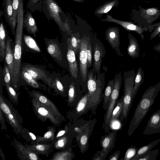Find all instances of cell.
I'll use <instances>...</instances> for the list:
<instances>
[{"mask_svg": "<svg viewBox=\"0 0 160 160\" xmlns=\"http://www.w3.org/2000/svg\"><path fill=\"white\" fill-rule=\"evenodd\" d=\"M23 18V0H20L18 12L15 34V45L13 52V72L11 78L12 85L14 88H17L20 76Z\"/></svg>", "mask_w": 160, "mask_h": 160, "instance_id": "1", "label": "cell"}, {"mask_svg": "<svg viewBox=\"0 0 160 160\" xmlns=\"http://www.w3.org/2000/svg\"><path fill=\"white\" fill-rule=\"evenodd\" d=\"M160 90V81L149 87L144 92L130 122L128 135L131 136L138 128L153 103Z\"/></svg>", "mask_w": 160, "mask_h": 160, "instance_id": "2", "label": "cell"}, {"mask_svg": "<svg viewBox=\"0 0 160 160\" xmlns=\"http://www.w3.org/2000/svg\"><path fill=\"white\" fill-rule=\"evenodd\" d=\"M135 76L136 73L133 69L124 73L123 105L122 112L119 118L121 122H122L125 119L127 122V117L134 98L133 91Z\"/></svg>", "mask_w": 160, "mask_h": 160, "instance_id": "3", "label": "cell"}, {"mask_svg": "<svg viewBox=\"0 0 160 160\" xmlns=\"http://www.w3.org/2000/svg\"><path fill=\"white\" fill-rule=\"evenodd\" d=\"M0 107L7 121L14 132L17 134H22L23 128L22 125V118L11 102L1 93L0 95Z\"/></svg>", "mask_w": 160, "mask_h": 160, "instance_id": "4", "label": "cell"}, {"mask_svg": "<svg viewBox=\"0 0 160 160\" xmlns=\"http://www.w3.org/2000/svg\"><path fill=\"white\" fill-rule=\"evenodd\" d=\"M92 69L88 74L87 86L89 96L90 110L94 114L103 98V86L100 78H96Z\"/></svg>", "mask_w": 160, "mask_h": 160, "instance_id": "5", "label": "cell"}, {"mask_svg": "<svg viewBox=\"0 0 160 160\" xmlns=\"http://www.w3.org/2000/svg\"><path fill=\"white\" fill-rule=\"evenodd\" d=\"M138 6L139 10H133L132 19L138 26L149 30L153 22L160 17V9L156 7L144 8Z\"/></svg>", "mask_w": 160, "mask_h": 160, "instance_id": "6", "label": "cell"}, {"mask_svg": "<svg viewBox=\"0 0 160 160\" xmlns=\"http://www.w3.org/2000/svg\"><path fill=\"white\" fill-rule=\"evenodd\" d=\"M122 78L120 73L116 75L114 79V85L109 105L104 115L102 129L105 133H108L110 129V122L112 114L115 108L119 96Z\"/></svg>", "mask_w": 160, "mask_h": 160, "instance_id": "7", "label": "cell"}, {"mask_svg": "<svg viewBox=\"0 0 160 160\" xmlns=\"http://www.w3.org/2000/svg\"><path fill=\"white\" fill-rule=\"evenodd\" d=\"M31 102L35 113L39 119L42 122L48 119L55 126L61 123L62 121L38 101L32 98Z\"/></svg>", "mask_w": 160, "mask_h": 160, "instance_id": "8", "label": "cell"}, {"mask_svg": "<svg viewBox=\"0 0 160 160\" xmlns=\"http://www.w3.org/2000/svg\"><path fill=\"white\" fill-rule=\"evenodd\" d=\"M46 3L51 17L62 31H67L69 28L62 21L60 15L63 12L58 3L54 0H46Z\"/></svg>", "mask_w": 160, "mask_h": 160, "instance_id": "9", "label": "cell"}, {"mask_svg": "<svg viewBox=\"0 0 160 160\" xmlns=\"http://www.w3.org/2000/svg\"><path fill=\"white\" fill-rule=\"evenodd\" d=\"M101 21L114 22L122 26L128 31L135 32L139 34L143 40L144 38L143 32L149 30V29L148 28L139 27L131 22L115 19L108 14L106 16V18L102 19Z\"/></svg>", "mask_w": 160, "mask_h": 160, "instance_id": "10", "label": "cell"}, {"mask_svg": "<svg viewBox=\"0 0 160 160\" xmlns=\"http://www.w3.org/2000/svg\"><path fill=\"white\" fill-rule=\"evenodd\" d=\"M117 132L116 130H112L101 138L100 142L101 154L104 159L114 146Z\"/></svg>", "mask_w": 160, "mask_h": 160, "instance_id": "11", "label": "cell"}, {"mask_svg": "<svg viewBox=\"0 0 160 160\" xmlns=\"http://www.w3.org/2000/svg\"><path fill=\"white\" fill-rule=\"evenodd\" d=\"M88 39L82 38L81 39L79 48V68L82 80L85 81L87 77V58L86 48L88 42Z\"/></svg>", "mask_w": 160, "mask_h": 160, "instance_id": "12", "label": "cell"}, {"mask_svg": "<svg viewBox=\"0 0 160 160\" xmlns=\"http://www.w3.org/2000/svg\"><path fill=\"white\" fill-rule=\"evenodd\" d=\"M31 96L49 109L62 121L65 120V118L59 112L55 105L45 95L39 92L33 90L31 92Z\"/></svg>", "mask_w": 160, "mask_h": 160, "instance_id": "13", "label": "cell"}, {"mask_svg": "<svg viewBox=\"0 0 160 160\" xmlns=\"http://www.w3.org/2000/svg\"><path fill=\"white\" fill-rule=\"evenodd\" d=\"M22 70L29 73L36 80H41L48 86H52V79L41 68L30 64H26Z\"/></svg>", "mask_w": 160, "mask_h": 160, "instance_id": "14", "label": "cell"}, {"mask_svg": "<svg viewBox=\"0 0 160 160\" xmlns=\"http://www.w3.org/2000/svg\"><path fill=\"white\" fill-rule=\"evenodd\" d=\"M106 38L113 49L115 50L118 55L122 56L119 49V29L117 27L108 28L105 32Z\"/></svg>", "mask_w": 160, "mask_h": 160, "instance_id": "15", "label": "cell"}, {"mask_svg": "<svg viewBox=\"0 0 160 160\" xmlns=\"http://www.w3.org/2000/svg\"><path fill=\"white\" fill-rule=\"evenodd\" d=\"M160 132V109L151 115L148 122L143 134L150 135Z\"/></svg>", "mask_w": 160, "mask_h": 160, "instance_id": "16", "label": "cell"}, {"mask_svg": "<svg viewBox=\"0 0 160 160\" xmlns=\"http://www.w3.org/2000/svg\"><path fill=\"white\" fill-rule=\"evenodd\" d=\"M91 125L89 123L82 131L76 136V141L77 145L80 149L81 152L83 153L88 149L89 147V139L92 133Z\"/></svg>", "mask_w": 160, "mask_h": 160, "instance_id": "17", "label": "cell"}, {"mask_svg": "<svg viewBox=\"0 0 160 160\" xmlns=\"http://www.w3.org/2000/svg\"><path fill=\"white\" fill-rule=\"evenodd\" d=\"M13 143L18 152V156L23 160H38L39 159L38 154L29 149L25 145L14 139Z\"/></svg>", "mask_w": 160, "mask_h": 160, "instance_id": "18", "label": "cell"}, {"mask_svg": "<svg viewBox=\"0 0 160 160\" xmlns=\"http://www.w3.org/2000/svg\"><path fill=\"white\" fill-rule=\"evenodd\" d=\"M68 52L67 58L68 62L69 69L72 76L77 78L78 67L76 60L75 53L71 44L70 38L67 40Z\"/></svg>", "mask_w": 160, "mask_h": 160, "instance_id": "19", "label": "cell"}, {"mask_svg": "<svg viewBox=\"0 0 160 160\" xmlns=\"http://www.w3.org/2000/svg\"><path fill=\"white\" fill-rule=\"evenodd\" d=\"M75 107L74 118L76 119L86 113L90 110L89 96L88 93L85 94L78 102Z\"/></svg>", "mask_w": 160, "mask_h": 160, "instance_id": "20", "label": "cell"}, {"mask_svg": "<svg viewBox=\"0 0 160 160\" xmlns=\"http://www.w3.org/2000/svg\"><path fill=\"white\" fill-rule=\"evenodd\" d=\"M70 128L64 135L57 139L53 143V147L56 149L64 150L69 148L75 136Z\"/></svg>", "mask_w": 160, "mask_h": 160, "instance_id": "21", "label": "cell"}, {"mask_svg": "<svg viewBox=\"0 0 160 160\" xmlns=\"http://www.w3.org/2000/svg\"><path fill=\"white\" fill-rule=\"evenodd\" d=\"M25 146L28 149L35 152L38 155L40 154L48 157L53 147L51 142L49 144L35 143L30 145L25 144Z\"/></svg>", "mask_w": 160, "mask_h": 160, "instance_id": "22", "label": "cell"}, {"mask_svg": "<svg viewBox=\"0 0 160 160\" xmlns=\"http://www.w3.org/2000/svg\"><path fill=\"white\" fill-rule=\"evenodd\" d=\"M29 33L35 35L38 31V28L37 25L35 20L32 13L27 11L23 18V27Z\"/></svg>", "mask_w": 160, "mask_h": 160, "instance_id": "23", "label": "cell"}, {"mask_svg": "<svg viewBox=\"0 0 160 160\" xmlns=\"http://www.w3.org/2000/svg\"><path fill=\"white\" fill-rule=\"evenodd\" d=\"M128 37L129 44L127 48V52L129 56L135 59L140 56L139 44L137 39L130 33H128Z\"/></svg>", "mask_w": 160, "mask_h": 160, "instance_id": "24", "label": "cell"}, {"mask_svg": "<svg viewBox=\"0 0 160 160\" xmlns=\"http://www.w3.org/2000/svg\"><path fill=\"white\" fill-rule=\"evenodd\" d=\"M5 60V63L8 68L11 78L13 72L14 55L9 39L7 40L6 42Z\"/></svg>", "mask_w": 160, "mask_h": 160, "instance_id": "25", "label": "cell"}, {"mask_svg": "<svg viewBox=\"0 0 160 160\" xmlns=\"http://www.w3.org/2000/svg\"><path fill=\"white\" fill-rule=\"evenodd\" d=\"M118 3V0H112L106 2L96 9L94 14L96 16L101 18L103 14L107 13L112 8L117 7Z\"/></svg>", "mask_w": 160, "mask_h": 160, "instance_id": "26", "label": "cell"}, {"mask_svg": "<svg viewBox=\"0 0 160 160\" xmlns=\"http://www.w3.org/2000/svg\"><path fill=\"white\" fill-rule=\"evenodd\" d=\"M3 5L5 19L11 28L12 24L13 15L12 0H3Z\"/></svg>", "mask_w": 160, "mask_h": 160, "instance_id": "27", "label": "cell"}, {"mask_svg": "<svg viewBox=\"0 0 160 160\" xmlns=\"http://www.w3.org/2000/svg\"><path fill=\"white\" fill-rule=\"evenodd\" d=\"M103 55L102 48L98 44H96L94 48V66L98 76L100 73Z\"/></svg>", "mask_w": 160, "mask_h": 160, "instance_id": "28", "label": "cell"}, {"mask_svg": "<svg viewBox=\"0 0 160 160\" xmlns=\"http://www.w3.org/2000/svg\"><path fill=\"white\" fill-rule=\"evenodd\" d=\"M47 49L48 53L53 58L60 61L62 60V52L57 43L52 41H49Z\"/></svg>", "mask_w": 160, "mask_h": 160, "instance_id": "29", "label": "cell"}, {"mask_svg": "<svg viewBox=\"0 0 160 160\" xmlns=\"http://www.w3.org/2000/svg\"><path fill=\"white\" fill-rule=\"evenodd\" d=\"M82 98L78 96L74 83L72 82L70 85L68 93V105L74 107Z\"/></svg>", "mask_w": 160, "mask_h": 160, "instance_id": "30", "label": "cell"}, {"mask_svg": "<svg viewBox=\"0 0 160 160\" xmlns=\"http://www.w3.org/2000/svg\"><path fill=\"white\" fill-rule=\"evenodd\" d=\"M1 17V23L0 25V61L2 62L5 58L6 43V32L3 22Z\"/></svg>", "mask_w": 160, "mask_h": 160, "instance_id": "31", "label": "cell"}, {"mask_svg": "<svg viewBox=\"0 0 160 160\" xmlns=\"http://www.w3.org/2000/svg\"><path fill=\"white\" fill-rule=\"evenodd\" d=\"M20 76L25 80L29 85L36 88L46 90V88L42 85L39 83L28 73L27 72L22 70Z\"/></svg>", "mask_w": 160, "mask_h": 160, "instance_id": "32", "label": "cell"}, {"mask_svg": "<svg viewBox=\"0 0 160 160\" xmlns=\"http://www.w3.org/2000/svg\"><path fill=\"white\" fill-rule=\"evenodd\" d=\"M114 85V79L109 80L103 94V108L104 110L107 109Z\"/></svg>", "mask_w": 160, "mask_h": 160, "instance_id": "33", "label": "cell"}, {"mask_svg": "<svg viewBox=\"0 0 160 160\" xmlns=\"http://www.w3.org/2000/svg\"><path fill=\"white\" fill-rule=\"evenodd\" d=\"M75 154L71 148L62 150L55 153L51 159L53 160H71L75 157Z\"/></svg>", "mask_w": 160, "mask_h": 160, "instance_id": "34", "label": "cell"}, {"mask_svg": "<svg viewBox=\"0 0 160 160\" xmlns=\"http://www.w3.org/2000/svg\"><path fill=\"white\" fill-rule=\"evenodd\" d=\"M56 131L54 127H49L48 128V130L42 136H37V143L44 142H52L55 139Z\"/></svg>", "mask_w": 160, "mask_h": 160, "instance_id": "35", "label": "cell"}, {"mask_svg": "<svg viewBox=\"0 0 160 160\" xmlns=\"http://www.w3.org/2000/svg\"><path fill=\"white\" fill-rule=\"evenodd\" d=\"M144 72L141 67H139L136 74L134 80L133 97H135L141 85L143 82Z\"/></svg>", "mask_w": 160, "mask_h": 160, "instance_id": "36", "label": "cell"}, {"mask_svg": "<svg viewBox=\"0 0 160 160\" xmlns=\"http://www.w3.org/2000/svg\"><path fill=\"white\" fill-rule=\"evenodd\" d=\"M160 141V138L154 141L149 144L138 148L135 156L131 160H137L138 158L146 153L148 150H151Z\"/></svg>", "mask_w": 160, "mask_h": 160, "instance_id": "37", "label": "cell"}, {"mask_svg": "<svg viewBox=\"0 0 160 160\" xmlns=\"http://www.w3.org/2000/svg\"><path fill=\"white\" fill-rule=\"evenodd\" d=\"M123 96H122L120 99L118 100L112 111L110 124L111 122L116 121L119 118L123 108Z\"/></svg>", "mask_w": 160, "mask_h": 160, "instance_id": "38", "label": "cell"}, {"mask_svg": "<svg viewBox=\"0 0 160 160\" xmlns=\"http://www.w3.org/2000/svg\"><path fill=\"white\" fill-rule=\"evenodd\" d=\"M20 2V0H12L13 15L12 26L11 28L12 34L13 35L15 34L18 12Z\"/></svg>", "mask_w": 160, "mask_h": 160, "instance_id": "39", "label": "cell"}, {"mask_svg": "<svg viewBox=\"0 0 160 160\" xmlns=\"http://www.w3.org/2000/svg\"><path fill=\"white\" fill-rule=\"evenodd\" d=\"M159 149L148 150L146 153L140 157L137 160H156L159 153Z\"/></svg>", "mask_w": 160, "mask_h": 160, "instance_id": "40", "label": "cell"}, {"mask_svg": "<svg viewBox=\"0 0 160 160\" xmlns=\"http://www.w3.org/2000/svg\"><path fill=\"white\" fill-rule=\"evenodd\" d=\"M23 38L25 43L30 49L35 51L40 52V48L32 37L28 35H24L23 36Z\"/></svg>", "mask_w": 160, "mask_h": 160, "instance_id": "41", "label": "cell"}, {"mask_svg": "<svg viewBox=\"0 0 160 160\" xmlns=\"http://www.w3.org/2000/svg\"><path fill=\"white\" fill-rule=\"evenodd\" d=\"M10 98L15 103L18 102V95L12 84H5Z\"/></svg>", "mask_w": 160, "mask_h": 160, "instance_id": "42", "label": "cell"}, {"mask_svg": "<svg viewBox=\"0 0 160 160\" xmlns=\"http://www.w3.org/2000/svg\"><path fill=\"white\" fill-rule=\"evenodd\" d=\"M70 39L72 47L75 53L77 54L80 48L81 39L79 38V36L74 35H72Z\"/></svg>", "mask_w": 160, "mask_h": 160, "instance_id": "43", "label": "cell"}, {"mask_svg": "<svg viewBox=\"0 0 160 160\" xmlns=\"http://www.w3.org/2000/svg\"><path fill=\"white\" fill-rule=\"evenodd\" d=\"M138 149L135 146L132 145L127 149L123 158L120 160H131L136 155Z\"/></svg>", "mask_w": 160, "mask_h": 160, "instance_id": "44", "label": "cell"}, {"mask_svg": "<svg viewBox=\"0 0 160 160\" xmlns=\"http://www.w3.org/2000/svg\"><path fill=\"white\" fill-rule=\"evenodd\" d=\"M52 87L54 88L56 91L62 96H65L64 94L65 92L64 86L58 79L56 78L52 81Z\"/></svg>", "mask_w": 160, "mask_h": 160, "instance_id": "45", "label": "cell"}, {"mask_svg": "<svg viewBox=\"0 0 160 160\" xmlns=\"http://www.w3.org/2000/svg\"><path fill=\"white\" fill-rule=\"evenodd\" d=\"M149 32H152L150 36V40H152L160 34V22L153 24L148 30Z\"/></svg>", "mask_w": 160, "mask_h": 160, "instance_id": "46", "label": "cell"}, {"mask_svg": "<svg viewBox=\"0 0 160 160\" xmlns=\"http://www.w3.org/2000/svg\"><path fill=\"white\" fill-rule=\"evenodd\" d=\"M3 75L5 84H11V80L10 72L6 63L4 64Z\"/></svg>", "mask_w": 160, "mask_h": 160, "instance_id": "47", "label": "cell"}, {"mask_svg": "<svg viewBox=\"0 0 160 160\" xmlns=\"http://www.w3.org/2000/svg\"><path fill=\"white\" fill-rule=\"evenodd\" d=\"M86 53L87 58V66L88 67L90 68L92 64V51L91 43L89 41L87 45Z\"/></svg>", "mask_w": 160, "mask_h": 160, "instance_id": "48", "label": "cell"}, {"mask_svg": "<svg viewBox=\"0 0 160 160\" xmlns=\"http://www.w3.org/2000/svg\"><path fill=\"white\" fill-rule=\"evenodd\" d=\"M69 126L67 125L64 128L59 130L55 135L54 141L52 143H53L57 139L65 135L69 131Z\"/></svg>", "mask_w": 160, "mask_h": 160, "instance_id": "49", "label": "cell"}, {"mask_svg": "<svg viewBox=\"0 0 160 160\" xmlns=\"http://www.w3.org/2000/svg\"><path fill=\"white\" fill-rule=\"evenodd\" d=\"M120 154L119 150L116 151L112 154L108 158L109 160H118L119 159Z\"/></svg>", "mask_w": 160, "mask_h": 160, "instance_id": "50", "label": "cell"}, {"mask_svg": "<svg viewBox=\"0 0 160 160\" xmlns=\"http://www.w3.org/2000/svg\"><path fill=\"white\" fill-rule=\"evenodd\" d=\"M6 118L3 114L1 110L0 109V120L1 125V128L3 129L6 128L5 124Z\"/></svg>", "mask_w": 160, "mask_h": 160, "instance_id": "51", "label": "cell"}, {"mask_svg": "<svg viewBox=\"0 0 160 160\" xmlns=\"http://www.w3.org/2000/svg\"><path fill=\"white\" fill-rule=\"evenodd\" d=\"M27 133L30 138V140L32 141V142H34V144L37 143V137L33 133L29 131H27Z\"/></svg>", "mask_w": 160, "mask_h": 160, "instance_id": "52", "label": "cell"}, {"mask_svg": "<svg viewBox=\"0 0 160 160\" xmlns=\"http://www.w3.org/2000/svg\"><path fill=\"white\" fill-rule=\"evenodd\" d=\"M92 160H104V158L101 154V151H97L95 155V156L92 159Z\"/></svg>", "mask_w": 160, "mask_h": 160, "instance_id": "53", "label": "cell"}, {"mask_svg": "<svg viewBox=\"0 0 160 160\" xmlns=\"http://www.w3.org/2000/svg\"><path fill=\"white\" fill-rule=\"evenodd\" d=\"M40 0H29L28 4V5H33L37 3Z\"/></svg>", "mask_w": 160, "mask_h": 160, "instance_id": "54", "label": "cell"}, {"mask_svg": "<svg viewBox=\"0 0 160 160\" xmlns=\"http://www.w3.org/2000/svg\"><path fill=\"white\" fill-rule=\"evenodd\" d=\"M153 48L156 52H160V43L154 46Z\"/></svg>", "mask_w": 160, "mask_h": 160, "instance_id": "55", "label": "cell"}, {"mask_svg": "<svg viewBox=\"0 0 160 160\" xmlns=\"http://www.w3.org/2000/svg\"><path fill=\"white\" fill-rule=\"evenodd\" d=\"M75 1L79 2H84V0H72Z\"/></svg>", "mask_w": 160, "mask_h": 160, "instance_id": "56", "label": "cell"}]
</instances>
